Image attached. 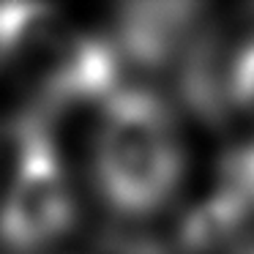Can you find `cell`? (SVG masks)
<instances>
[{
    "label": "cell",
    "mask_w": 254,
    "mask_h": 254,
    "mask_svg": "<svg viewBox=\"0 0 254 254\" xmlns=\"http://www.w3.org/2000/svg\"><path fill=\"white\" fill-rule=\"evenodd\" d=\"M101 202L123 219H148L178 194L186 150L167 101L148 88L123 85L99 110L90 145Z\"/></svg>",
    "instance_id": "obj_1"
},
{
    "label": "cell",
    "mask_w": 254,
    "mask_h": 254,
    "mask_svg": "<svg viewBox=\"0 0 254 254\" xmlns=\"http://www.w3.org/2000/svg\"><path fill=\"white\" fill-rule=\"evenodd\" d=\"M77 221V199L47 115L19 121L14 159L0 197V243L14 254H36L58 243Z\"/></svg>",
    "instance_id": "obj_2"
},
{
    "label": "cell",
    "mask_w": 254,
    "mask_h": 254,
    "mask_svg": "<svg viewBox=\"0 0 254 254\" xmlns=\"http://www.w3.org/2000/svg\"><path fill=\"white\" fill-rule=\"evenodd\" d=\"M199 14L197 6L189 3H150V6H128L118 19V44L123 58L134 61L137 66L159 68L172 61L178 47L189 39L194 28V17Z\"/></svg>",
    "instance_id": "obj_3"
},
{
    "label": "cell",
    "mask_w": 254,
    "mask_h": 254,
    "mask_svg": "<svg viewBox=\"0 0 254 254\" xmlns=\"http://www.w3.org/2000/svg\"><path fill=\"white\" fill-rule=\"evenodd\" d=\"M210 189L238 205L254 221V139L235 145L221 156Z\"/></svg>",
    "instance_id": "obj_4"
},
{
    "label": "cell",
    "mask_w": 254,
    "mask_h": 254,
    "mask_svg": "<svg viewBox=\"0 0 254 254\" xmlns=\"http://www.w3.org/2000/svg\"><path fill=\"white\" fill-rule=\"evenodd\" d=\"M224 104L241 112H254V36H249L227 63L221 74Z\"/></svg>",
    "instance_id": "obj_5"
},
{
    "label": "cell",
    "mask_w": 254,
    "mask_h": 254,
    "mask_svg": "<svg viewBox=\"0 0 254 254\" xmlns=\"http://www.w3.org/2000/svg\"><path fill=\"white\" fill-rule=\"evenodd\" d=\"M47 17L50 11L41 6H0V55L25 44Z\"/></svg>",
    "instance_id": "obj_6"
},
{
    "label": "cell",
    "mask_w": 254,
    "mask_h": 254,
    "mask_svg": "<svg viewBox=\"0 0 254 254\" xmlns=\"http://www.w3.org/2000/svg\"><path fill=\"white\" fill-rule=\"evenodd\" d=\"M232 254H254V238H252V241H246L243 246H238Z\"/></svg>",
    "instance_id": "obj_7"
}]
</instances>
